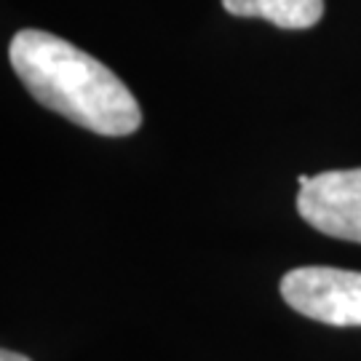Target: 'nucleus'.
Masks as SVG:
<instances>
[{
  "label": "nucleus",
  "mask_w": 361,
  "mask_h": 361,
  "mask_svg": "<svg viewBox=\"0 0 361 361\" xmlns=\"http://www.w3.org/2000/svg\"><path fill=\"white\" fill-rule=\"evenodd\" d=\"M8 59L43 107L78 126L102 137H126L142 126V110L129 86L70 40L43 30H19Z\"/></svg>",
  "instance_id": "1"
},
{
  "label": "nucleus",
  "mask_w": 361,
  "mask_h": 361,
  "mask_svg": "<svg viewBox=\"0 0 361 361\" xmlns=\"http://www.w3.org/2000/svg\"><path fill=\"white\" fill-rule=\"evenodd\" d=\"M289 308L332 326H361V273L308 265L281 279Z\"/></svg>",
  "instance_id": "2"
},
{
  "label": "nucleus",
  "mask_w": 361,
  "mask_h": 361,
  "mask_svg": "<svg viewBox=\"0 0 361 361\" xmlns=\"http://www.w3.org/2000/svg\"><path fill=\"white\" fill-rule=\"evenodd\" d=\"M297 212L319 233L361 244V169L300 174Z\"/></svg>",
  "instance_id": "3"
},
{
  "label": "nucleus",
  "mask_w": 361,
  "mask_h": 361,
  "mask_svg": "<svg viewBox=\"0 0 361 361\" xmlns=\"http://www.w3.org/2000/svg\"><path fill=\"white\" fill-rule=\"evenodd\" d=\"M225 11L246 19H268L281 30H308L324 16V0H222Z\"/></svg>",
  "instance_id": "4"
},
{
  "label": "nucleus",
  "mask_w": 361,
  "mask_h": 361,
  "mask_svg": "<svg viewBox=\"0 0 361 361\" xmlns=\"http://www.w3.org/2000/svg\"><path fill=\"white\" fill-rule=\"evenodd\" d=\"M0 361H30V359L22 356V353H13V350H3V353H0Z\"/></svg>",
  "instance_id": "5"
}]
</instances>
